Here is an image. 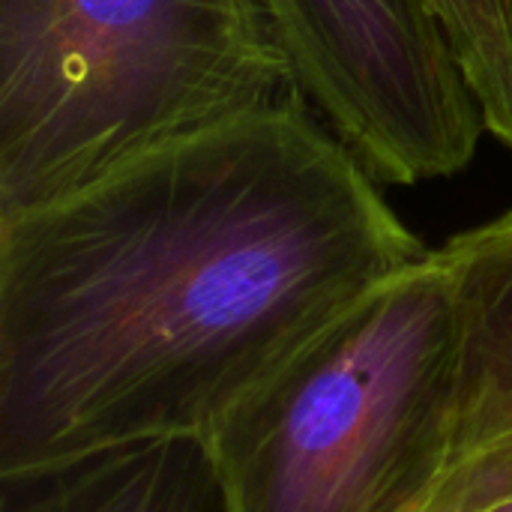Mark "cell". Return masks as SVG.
<instances>
[{
  "label": "cell",
  "mask_w": 512,
  "mask_h": 512,
  "mask_svg": "<svg viewBox=\"0 0 512 512\" xmlns=\"http://www.w3.org/2000/svg\"><path fill=\"white\" fill-rule=\"evenodd\" d=\"M429 252L309 102L0 216V474L207 438Z\"/></svg>",
  "instance_id": "cell-1"
},
{
  "label": "cell",
  "mask_w": 512,
  "mask_h": 512,
  "mask_svg": "<svg viewBox=\"0 0 512 512\" xmlns=\"http://www.w3.org/2000/svg\"><path fill=\"white\" fill-rule=\"evenodd\" d=\"M288 102L261 0H0V216Z\"/></svg>",
  "instance_id": "cell-2"
},
{
  "label": "cell",
  "mask_w": 512,
  "mask_h": 512,
  "mask_svg": "<svg viewBox=\"0 0 512 512\" xmlns=\"http://www.w3.org/2000/svg\"><path fill=\"white\" fill-rule=\"evenodd\" d=\"M444 249L393 273L210 435L234 512H420L456 438Z\"/></svg>",
  "instance_id": "cell-3"
},
{
  "label": "cell",
  "mask_w": 512,
  "mask_h": 512,
  "mask_svg": "<svg viewBox=\"0 0 512 512\" xmlns=\"http://www.w3.org/2000/svg\"><path fill=\"white\" fill-rule=\"evenodd\" d=\"M312 111L384 186L471 165L486 132L438 0H261Z\"/></svg>",
  "instance_id": "cell-4"
},
{
  "label": "cell",
  "mask_w": 512,
  "mask_h": 512,
  "mask_svg": "<svg viewBox=\"0 0 512 512\" xmlns=\"http://www.w3.org/2000/svg\"><path fill=\"white\" fill-rule=\"evenodd\" d=\"M441 249L456 294V438L420 512H495L512 504V210Z\"/></svg>",
  "instance_id": "cell-5"
},
{
  "label": "cell",
  "mask_w": 512,
  "mask_h": 512,
  "mask_svg": "<svg viewBox=\"0 0 512 512\" xmlns=\"http://www.w3.org/2000/svg\"><path fill=\"white\" fill-rule=\"evenodd\" d=\"M0 512H234V507L207 438H153L0 474Z\"/></svg>",
  "instance_id": "cell-6"
},
{
  "label": "cell",
  "mask_w": 512,
  "mask_h": 512,
  "mask_svg": "<svg viewBox=\"0 0 512 512\" xmlns=\"http://www.w3.org/2000/svg\"><path fill=\"white\" fill-rule=\"evenodd\" d=\"M486 132L512 150V0H438Z\"/></svg>",
  "instance_id": "cell-7"
},
{
  "label": "cell",
  "mask_w": 512,
  "mask_h": 512,
  "mask_svg": "<svg viewBox=\"0 0 512 512\" xmlns=\"http://www.w3.org/2000/svg\"><path fill=\"white\" fill-rule=\"evenodd\" d=\"M495 512H512V504H507V507H501V510H495Z\"/></svg>",
  "instance_id": "cell-8"
}]
</instances>
